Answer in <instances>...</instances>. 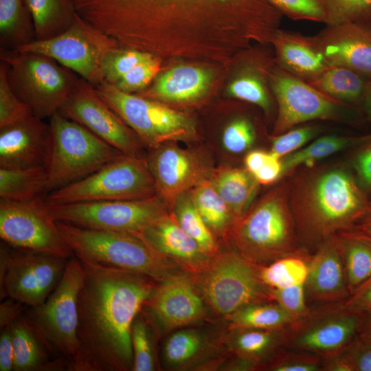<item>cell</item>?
<instances>
[{"instance_id": "61", "label": "cell", "mask_w": 371, "mask_h": 371, "mask_svg": "<svg viewBox=\"0 0 371 371\" xmlns=\"http://www.w3.org/2000/svg\"><path fill=\"white\" fill-rule=\"evenodd\" d=\"M357 226L371 234V193L370 194L367 212Z\"/></svg>"}, {"instance_id": "34", "label": "cell", "mask_w": 371, "mask_h": 371, "mask_svg": "<svg viewBox=\"0 0 371 371\" xmlns=\"http://www.w3.org/2000/svg\"><path fill=\"white\" fill-rule=\"evenodd\" d=\"M33 23L35 40H45L66 31L76 12L72 0H23Z\"/></svg>"}, {"instance_id": "13", "label": "cell", "mask_w": 371, "mask_h": 371, "mask_svg": "<svg viewBox=\"0 0 371 371\" xmlns=\"http://www.w3.org/2000/svg\"><path fill=\"white\" fill-rule=\"evenodd\" d=\"M118 47L115 41L76 14L71 25L63 33L49 39L34 40L15 50L51 58L95 87L104 82V62Z\"/></svg>"}, {"instance_id": "30", "label": "cell", "mask_w": 371, "mask_h": 371, "mask_svg": "<svg viewBox=\"0 0 371 371\" xmlns=\"http://www.w3.org/2000/svg\"><path fill=\"white\" fill-rule=\"evenodd\" d=\"M228 348L238 359L251 363L255 370L283 346L284 329H230Z\"/></svg>"}, {"instance_id": "53", "label": "cell", "mask_w": 371, "mask_h": 371, "mask_svg": "<svg viewBox=\"0 0 371 371\" xmlns=\"http://www.w3.org/2000/svg\"><path fill=\"white\" fill-rule=\"evenodd\" d=\"M352 371H371V345L356 335L343 350Z\"/></svg>"}, {"instance_id": "7", "label": "cell", "mask_w": 371, "mask_h": 371, "mask_svg": "<svg viewBox=\"0 0 371 371\" xmlns=\"http://www.w3.org/2000/svg\"><path fill=\"white\" fill-rule=\"evenodd\" d=\"M49 120L47 194L77 182L124 155L57 112Z\"/></svg>"}, {"instance_id": "41", "label": "cell", "mask_w": 371, "mask_h": 371, "mask_svg": "<svg viewBox=\"0 0 371 371\" xmlns=\"http://www.w3.org/2000/svg\"><path fill=\"white\" fill-rule=\"evenodd\" d=\"M206 344L205 337L198 330L176 331L164 344L163 357L165 364L171 368L185 366L203 350Z\"/></svg>"}, {"instance_id": "27", "label": "cell", "mask_w": 371, "mask_h": 371, "mask_svg": "<svg viewBox=\"0 0 371 371\" xmlns=\"http://www.w3.org/2000/svg\"><path fill=\"white\" fill-rule=\"evenodd\" d=\"M14 371L67 370L65 363L54 359L34 332L23 313L10 324Z\"/></svg>"}, {"instance_id": "35", "label": "cell", "mask_w": 371, "mask_h": 371, "mask_svg": "<svg viewBox=\"0 0 371 371\" xmlns=\"http://www.w3.org/2000/svg\"><path fill=\"white\" fill-rule=\"evenodd\" d=\"M46 167L0 168V199L25 201L47 194Z\"/></svg>"}, {"instance_id": "19", "label": "cell", "mask_w": 371, "mask_h": 371, "mask_svg": "<svg viewBox=\"0 0 371 371\" xmlns=\"http://www.w3.org/2000/svg\"><path fill=\"white\" fill-rule=\"evenodd\" d=\"M204 301L193 275L179 271L157 282L141 311L153 327L167 331L203 319Z\"/></svg>"}, {"instance_id": "26", "label": "cell", "mask_w": 371, "mask_h": 371, "mask_svg": "<svg viewBox=\"0 0 371 371\" xmlns=\"http://www.w3.org/2000/svg\"><path fill=\"white\" fill-rule=\"evenodd\" d=\"M331 238L341 256L350 295L371 275V234L355 226Z\"/></svg>"}, {"instance_id": "16", "label": "cell", "mask_w": 371, "mask_h": 371, "mask_svg": "<svg viewBox=\"0 0 371 371\" xmlns=\"http://www.w3.org/2000/svg\"><path fill=\"white\" fill-rule=\"evenodd\" d=\"M0 237L14 248L66 258L74 256L43 196L25 201L0 199Z\"/></svg>"}, {"instance_id": "47", "label": "cell", "mask_w": 371, "mask_h": 371, "mask_svg": "<svg viewBox=\"0 0 371 371\" xmlns=\"http://www.w3.org/2000/svg\"><path fill=\"white\" fill-rule=\"evenodd\" d=\"M152 56L150 53L135 49H115L104 62L102 71L104 82L115 85L131 69Z\"/></svg>"}, {"instance_id": "40", "label": "cell", "mask_w": 371, "mask_h": 371, "mask_svg": "<svg viewBox=\"0 0 371 371\" xmlns=\"http://www.w3.org/2000/svg\"><path fill=\"white\" fill-rule=\"evenodd\" d=\"M172 209L180 227L205 254L212 258L218 253L214 235L198 212L189 192L177 199Z\"/></svg>"}, {"instance_id": "59", "label": "cell", "mask_w": 371, "mask_h": 371, "mask_svg": "<svg viewBox=\"0 0 371 371\" xmlns=\"http://www.w3.org/2000/svg\"><path fill=\"white\" fill-rule=\"evenodd\" d=\"M357 335L371 345V313L363 316Z\"/></svg>"}, {"instance_id": "50", "label": "cell", "mask_w": 371, "mask_h": 371, "mask_svg": "<svg viewBox=\"0 0 371 371\" xmlns=\"http://www.w3.org/2000/svg\"><path fill=\"white\" fill-rule=\"evenodd\" d=\"M159 68V60L152 56L137 65L113 85L118 89L130 93L141 90L155 78Z\"/></svg>"}, {"instance_id": "18", "label": "cell", "mask_w": 371, "mask_h": 371, "mask_svg": "<svg viewBox=\"0 0 371 371\" xmlns=\"http://www.w3.org/2000/svg\"><path fill=\"white\" fill-rule=\"evenodd\" d=\"M58 112L81 124L123 154L142 156L144 145L139 137L85 80L78 79Z\"/></svg>"}, {"instance_id": "28", "label": "cell", "mask_w": 371, "mask_h": 371, "mask_svg": "<svg viewBox=\"0 0 371 371\" xmlns=\"http://www.w3.org/2000/svg\"><path fill=\"white\" fill-rule=\"evenodd\" d=\"M210 76L204 69L192 66H179L159 76L143 96L184 102L201 96L207 89Z\"/></svg>"}, {"instance_id": "32", "label": "cell", "mask_w": 371, "mask_h": 371, "mask_svg": "<svg viewBox=\"0 0 371 371\" xmlns=\"http://www.w3.org/2000/svg\"><path fill=\"white\" fill-rule=\"evenodd\" d=\"M276 66L275 58L248 66L228 87L229 94L237 99L258 106L267 115L272 108L271 74Z\"/></svg>"}, {"instance_id": "17", "label": "cell", "mask_w": 371, "mask_h": 371, "mask_svg": "<svg viewBox=\"0 0 371 371\" xmlns=\"http://www.w3.org/2000/svg\"><path fill=\"white\" fill-rule=\"evenodd\" d=\"M68 260L8 245L6 272L0 284L1 302L11 297L28 307L42 304L61 280Z\"/></svg>"}, {"instance_id": "31", "label": "cell", "mask_w": 371, "mask_h": 371, "mask_svg": "<svg viewBox=\"0 0 371 371\" xmlns=\"http://www.w3.org/2000/svg\"><path fill=\"white\" fill-rule=\"evenodd\" d=\"M371 139V132L357 135H328L316 138L301 149L281 159L282 179L301 167H311L337 153L350 150Z\"/></svg>"}, {"instance_id": "20", "label": "cell", "mask_w": 371, "mask_h": 371, "mask_svg": "<svg viewBox=\"0 0 371 371\" xmlns=\"http://www.w3.org/2000/svg\"><path fill=\"white\" fill-rule=\"evenodd\" d=\"M146 161L157 195L172 208L180 195L210 181L214 171L199 153L173 144L151 150Z\"/></svg>"}, {"instance_id": "3", "label": "cell", "mask_w": 371, "mask_h": 371, "mask_svg": "<svg viewBox=\"0 0 371 371\" xmlns=\"http://www.w3.org/2000/svg\"><path fill=\"white\" fill-rule=\"evenodd\" d=\"M72 2L79 17L117 43L142 47L146 30H150L168 15L223 14L237 19L254 13L261 0H72Z\"/></svg>"}, {"instance_id": "48", "label": "cell", "mask_w": 371, "mask_h": 371, "mask_svg": "<svg viewBox=\"0 0 371 371\" xmlns=\"http://www.w3.org/2000/svg\"><path fill=\"white\" fill-rule=\"evenodd\" d=\"M282 16L293 21L325 23L322 0H266Z\"/></svg>"}, {"instance_id": "37", "label": "cell", "mask_w": 371, "mask_h": 371, "mask_svg": "<svg viewBox=\"0 0 371 371\" xmlns=\"http://www.w3.org/2000/svg\"><path fill=\"white\" fill-rule=\"evenodd\" d=\"M1 48L15 50L35 40L30 14L23 0H0Z\"/></svg>"}, {"instance_id": "24", "label": "cell", "mask_w": 371, "mask_h": 371, "mask_svg": "<svg viewBox=\"0 0 371 371\" xmlns=\"http://www.w3.org/2000/svg\"><path fill=\"white\" fill-rule=\"evenodd\" d=\"M305 291L307 302L313 305L344 302L350 296L342 260L331 238L311 256Z\"/></svg>"}, {"instance_id": "44", "label": "cell", "mask_w": 371, "mask_h": 371, "mask_svg": "<svg viewBox=\"0 0 371 371\" xmlns=\"http://www.w3.org/2000/svg\"><path fill=\"white\" fill-rule=\"evenodd\" d=\"M30 108L11 89L7 78L5 65H0V128L33 115Z\"/></svg>"}, {"instance_id": "39", "label": "cell", "mask_w": 371, "mask_h": 371, "mask_svg": "<svg viewBox=\"0 0 371 371\" xmlns=\"http://www.w3.org/2000/svg\"><path fill=\"white\" fill-rule=\"evenodd\" d=\"M311 254L302 247L298 252L279 258L270 264L258 265L259 277L270 289L305 283Z\"/></svg>"}, {"instance_id": "55", "label": "cell", "mask_w": 371, "mask_h": 371, "mask_svg": "<svg viewBox=\"0 0 371 371\" xmlns=\"http://www.w3.org/2000/svg\"><path fill=\"white\" fill-rule=\"evenodd\" d=\"M282 173L281 159L269 152L265 164L253 175L260 185H269L282 179Z\"/></svg>"}, {"instance_id": "49", "label": "cell", "mask_w": 371, "mask_h": 371, "mask_svg": "<svg viewBox=\"0 0 371 371\" xmlns=\"http://www.w3.org/2000/svg\"><path fill=\"white\" fill-rule=\"evenodd\" d=\"M256 137L252 122L246 117H238L225 128L222 142L224 148L232 153H241L249 148Z\"/></svg>"}, {"instance_id": "5", "label": "cell", "mask_w": 371, "mask_h": 371, "mask_svg": "<svg viewBox=\"0 0 371 371\" xmlns=\"http://www.w3.org/2000/svg\"><path fill=\"white\" fill-rule=\"evenodd\" d=\"M57 225L74 255L78 258L140 273L157 282L179 272L177 265L135 235L85 228L60 221H57Z\"/></svg>"}, {"instance_id": "46", "label": "cell", "mask_w": 371, "mask_h": 371, "mask_svg": "<svg viewBox=\"0 0 371 371\" xmlns=\"http://www.w3.org/2000/svg\"><path fill=\"white\" fill-rule=\"evenodd\" d=\"M325 25H335L371 16V0H322Z\"/></svg>"}, {"instance_id": "12", "label": "cell", "mask_w": 371, "mask_h": 371, "mask_svg": "<svg viewBox=\"0 0 371 371\" xmlns=\"http://www.w3.org/2000/svg\"><path fill=\"white\" fill-rule=\"evenodd\" d=\"M93 87L144 146L153 150L170 142L196 139L194 125L183 113L146 97L124 92L106 82Z\"/></svg>"}, {"instance_id": "58", "label": "cell", "mask_w": 371, "mask_h": 371, "mask_svg": "<svg viewBox=\"0 0 371 371\" xmlns=\"http://www.w3.org/2000/svg\"><path fill=\"white\" fill-rule=\"evenodd\" d=\"M269 152L260 150H254L248 153L244 162L245 169L252 175L259 170L266 161Z\"/></svg>"}, {"instance_id": "38", "label": "cell", "mask_w": 371, "mask_h": 371, "mask_svg": "<svg viewBox=\"0 0 371 371\" xmlns=\"http://www.w3.org/2000/svg\"><path fill=\"white\" fill-rule=\"evenodd\" d=\"M189 192L195 207L212 234L226 238L235 218L210 181Z\"/></svg>"}, {"instance_id": "10", "label": "cell", "mask_w": 371, "mask_h": 371, "mask_svg": "<svg viewBox=\"0 0 371 371\" xmlns=\"http://www.w3.org/2000/svg\"><path fill=\"white\" fill-rule=\"evenodd\" d=\"M270 86L277 111L273 135L314 121L354 124L365 121L357 108L332 98L276 65L271 74Z\"/></svg>"}, {"instance_id": "11", "label": "cell", "mask_w": 371, "mask_h": 371, "mask_svg": "<svg viewBox=\"0 0 371 371\" xmlns=\"http://www.w3.org/2000/svg\"><path fill=\"white\" fill-rule=\"evenodd\" d=\"M193 277L206 303L225 317L247 304L273 301L271 289L259 277L258 266L234 250L218 253Z\"/></svg>"}, {"instance_id": "29", "label": "cell", "mask_w": 371, "mask_h": 371, "mask_svg": "<svg viewBox=\"0 0 371 371\" xmlns=\"http://www.w3.org/2000/svg\"><path fill=\"white\" fill-rule=\"evenodd\" d=\"M210 182L218 193L235 219L252 205L260 183L245 168L225 167L214 170Z\"/></svg>"}, {"instance_id": "8", "label": "cell", "mask_w": 371, "mask_h": 371, "mask_svg": "<svg viewBox=\"0 0 371 371\" xmlns=\"http://www.w3.org/2000/svg\"><path fill=\"white\" fill-rule=\"evenodd\" d=\"M1 60L14 93L43 120L59 111L79 79L71 70L40 54L1 48Z\"/></svg>"}, {"instance_id": "57", "label": "cell", "mask_w": 371, "mask_h": 371, "mask_svg": "<svg viewBox=\"0 0 371 371\" xmlns=\"http://www.w3.org/2000/svg\"><path fill=\"white\" fill-rule=\"evenodd\" d=\"M25 305L11 297H6L1 301L0 305V327L1 328L10 325L16 318L21 315Z\"/></svg>"}, {"instance_id": "15", "label": "cell", "mask_w": 371, "mask_h": 371, "mask_svg": "<svg viewBox=\"0 0 371 371\" xmlns=\"http://www.w3.org/2000/svg\"><path fill=\"white\" fill-rule=\"evenodd\" d=\"M362 317L344 302L310 306L284 328L283 346L328 358L341 352L357 335Z\"/></svg>"}, {"instance_id": "45", "label": "cell", "mask_w": 371, "mask_h": 371, "mask_svg": "<svg viewBox=\"0 0 371 371\" xmlns=\"http://www.w3.org/2000/svg\"><path fill=\"white\" fill-rule=\"evenodd\" d=\"M324 127L311 122L273 135L271 153L280 159L301 149L324 131Z\"/></svg>"}, {"instance_id": "6", "label": "cell", "mask_w": 371, "mask_h": 371, "mask_svg": "<svg viewBox=\"0 0 371 371\" xmlns=\"http://www.w3.org/2000/svg\"><path fill=\"white\" fill-rule=\"evenodd\" d=\"M83 276L82 265L74 255L46 301L23 313L49 355L64 361L67 370H71L78 352L77 297Z\"/></svg>"}, {"instance_id": "22", "label": "cell", "mask_w": 371, "mask_h": 371, "mask_svg": "<svg viewBox=\"0 0 371 371\" xmlns=\"http://www.w3.org/2000/svg\"><path fill=\"white\" fill-rule=\"evenodd\" d=\"M50 125L34 115L0 128V168L46 167Z\"/></svg>"}, {"instance_id": "14", "label": "cell", "mask_w": 371, "mask_h": 371, "mask_svg": "<svg viewBox=\"0 0 371 371\" xmlns=\"http://www.w3.org/2000/svg\"><path fill=\"white\" fill-rule=\"evenodd\" d=\"M48 207L57 221L135 236L168 212V206L159 196L139 200L48 204Z\"/></svg>"}, {"instance_id": "52", "label": "cell", "mask_w": 371, "mask_h": 371, "mask_svg": "<svg viewBox=\"0 0 371 371\" xmlns=\"http://www.w3.org/2000/svg\"><path fill=\"white\" fill-rule=\"evenodd\" d=\"M347 164L360 185L371 193V139L349 150Z\"/></svg>"}, {"instance_id": "54", "label": "cell", "mask_w": 371, "mask_h": 371, "mask_svg": "<svg viewBox=\"0 0 371 371\" xmlns=\"http://www.w3.org/2000/svg\"><path fill=\"white\" fill-rule=\"evenodd\" d=\"M344 304L361 316L371 313V275L344 301Z\"/></svg>"}, {"instance_id": "25", "label": "cell", "mask_w": 371, "mask_h": 371, "mask_svg": "<svg viewBox=\"0 0 371 371\" xmlns=\"http://www.w3.org/2000/svg\"><path fill=\"white\" fill-rule=\"evenodd\" d=\"M269 41L275 50L276 65L308 82L330 67L315 35L278 28Z\"/></svg>"}, {"instance_id": "23", "label": "cell", "mask_w": 371, "mask_h": 371, "mask_svg": "<svg viewBox=\"0 0 371 371\" xmlns=\"http://www.w3.org/2000/svg\"><path fill=\"white\" fill-rule=\"evenodd\" d=\"M137 236L161 256L192 275L201 272L212 258L182 230L173 213L163 215Z\"/></svg>"}, {"instance_id": "1", "label": "cell", "mask_w": 371, "mask_h": 371, "mask_svg": "<svg viewBox=\"0 0 371 371\" xmlns=\"http://www.w3.org/2000/svg\"><path fill=\"white\" fill-rule=\"evenodd\" d=\"M78 259L84 276L77 297L78 352L71 370H133L131 324L157 282Z\"/></svg>"}, {"instance_id": "43", "label": "cell", "mask_w": 371, "mask_h": 371, "mask_svg": "<svg viewBox=\"0 0 371 371\" xmlns=\"http://www.w3.org/2000/svg\"><path fill=\"white\" fill-rule=\"evenodd\" d=\"M259 370L269 371H322L323 359L308 352L280 347Z\"/></svg>"}, {"instance_id": "42", "label": "cell", "mask_w": 371, "mask_h": 371, "mask_svg": "<svg viewBox=\"0 0 371 371\" xmlns=\"http://www.w3.org/2000/svg\"><path fill=\"white\" fill-rule=\"evenodd\" d=\"M153 326L140 311L131 327L133 352V371H153L156 368Z\"/></svg>"}, {"instance_id": "51", "label": "cell", "mask_w": 371, "mask_h": 371, "mask_svg": "<svg viewBox=\"0 0 371 371\" xmlns=\"http://www.w3.org/2000/svg\"><path fill=\"white\" fill-rule=\"evenodd\" d=\"M273 300L278 303L295 319L303 316L309 309L305 283L294 284L280 289H271Z\"/></svg>"}, {"instance_id": "4", "label": "cell", "mask_w": 371, "mask_h": 371, "mask_svg": "<svg viewBox=\"0 0 371 371\" xmlns=\"http://www.w3.org/2000/svg\"><path fill=\"white\" fill-rule=\"evenodd\" d=\"M226 238L234 251L259 266L298 252L286 178L235 219Z\"/></svg>"}, {"instance_id": "56", "label": "cell", "mask_w": 371, "mask_h": 371, "mask_svg": "<svg viewBox=\"0 0 371 371\" xmlns=\"http://www.w3.org/2000/svg\"><path fill=\"white\" fill-rule=\"evenodd\" d=\"M14 369V350L10 325L1 328L0 335V371Z\"/></svg>"}, {"instance_id": "36", "label": "cell", "mask_w": 371, "mask_h": 371, "mask_svg": "<svg viewBox=\"0 0 371 371\" xmlns=\"http://www.w3.org/2000/svg\"><path fill=\"white\" fill-rule=\"evenodd\" d=\"M229 329H284L295 319L274 301L244 306L226 317Z\"/></svg>"}, {"instance_id": "2", "label": "cell", "mask_w": 371, "mask_h": 371, "mask_svg": "<svg viewBox=\"0 0 371 371\" xmlns=\"http://www.w3.org/2000/svg\"><path fill=\"white\" fill-rule=\"evenodd\" d=\"M288 177L299 243L311 253L337 232L357 226L367 212L370 194L347 164L301 167Z\"/></svg>"}, {"instance_id": "60", "label": "cell", "mask_w": 371, "mask_h": 371, "mask_svg": "<svg viewBox=\"0 0 371 371\" xmlns=\"http://www.w3.org/2000/svg\"><path fill=\"white\" fill-rule=\"evenodd\" d=\"M360 111L365 121L371 124V80L368 85Z\"/></svg>"}, {"instance_id": "33", "label": "cell", "mask_w": 371, "mask_h": 371, "mask_svg": "<svg viewBox=\"0 0 371 371\" xmlns=\"http://www.w3.org/2000/svg\"><path fill=\"white\" fill-rule=\"evenodd\" d=\"M370 80L346 67L330 66L308 83L332 98L360 110Z\"/></svg>"}, {"instance_id": "21", "label": "cell", "mask_w": 371, "mask_h": 371, "mask_svg": "<svg viewBox=\"0 0 371 371\" xmlns=\"http://www.w3.org/2000/svg\"><path fill=\"white\" fill-rule=\"evenodd\" d=\"M315 36L330 66L346 67L371 80V16L325 25Z\"/></svg>"}, {"instance_id": "9", "label": "cell", "mask_w": 371, "mask_h": 371, "mask_svg": "<svg viewBox=\"0 0 371 371\" xmlns=\"http://www.w3.org/2000/svg\"><path fill=\"white\" fill-rule=\"evenodd\" d=\"M158 196L146 158L123 155L91 175L47 194L49 205L139 200Z\"/></svg>"}]
</instances>
